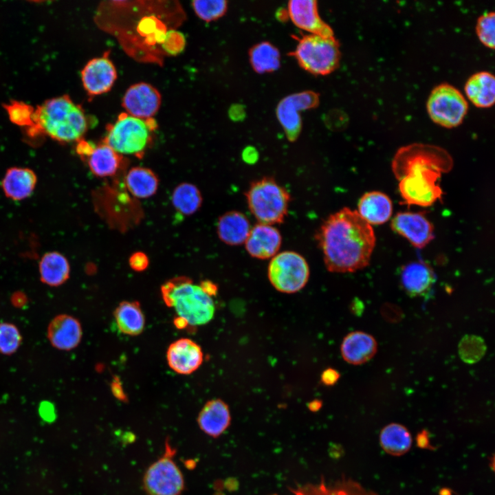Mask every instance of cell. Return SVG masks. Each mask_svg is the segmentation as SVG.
I'll return each instance as SVG.
<instances>
[{
  "mask_svg": "<svg viewBox=\"0 0 495 495\" xmlns=\"http://www.w3.org/2000/svg\"><path fill=\"white\" fill-rule=\"evenodd\" d=\"M324 265L331 272H354L366 267L375 245L371 226L345 207L330 214L316 235Z\"/></svg>",
  "mask_w": 495,
  "mask_h": 495,
  "instance_id": "cell-1",
  "label": "cell"
},
{
  "mask_svg": "<svg viewBox=\"0 0 495 495\" xmlns=\"http://www.w3.org/2000/svg\"><path fill=\"white\" fill-rule=\"evenodd\" d=\"M391 166L405 203L427 207L441 199L443 191L437 182L442 173L451 170L453 160L439 146L412 143L396 151Z\"/></svg>",
  "mask_w": 495,
  "mask_h": 495,
  "instance_id": "cell-2",
  "label": "cell"
},
{
  "mask_svg": "<svg viewBox=\"0 0 495 495\" xmlns=\"http://www.w3.org/2000/svg\"><path fill=\"white\" fill-rule=\"evenodd\" d=\"M88 128L87 119L80 106L67 96L54 98L37 107L34 124L28 134H45L61 142L78 141Z\"/></svg>",
  "mask_w": 495,
  "mask_h": 495,
  "instance_id": "cell-3",
  "label": "cell"
},
{
  "mask_svg": "<svg viewBox=\"0 0 495 495\" xmlns=\"http://www.w3.org/2000/svg\"><path fill=\"white\" fill-rule=\"evenodd\" d=\"M161 294L165 304L188 325L206 324L214 317L212 298L188 277L177 276L166 281L161 287Z\"/></svg>",
  "mask_w": 495,
  "mask_h": 495,
  "instance_id": "cell-4",
  "label": "cell"
},
{
  "mask_svg": "<svg viewBox=\"0 0 495 495\" xmlns=\"http://www.w3.org/2000/svg\"><path fill=\"white\" fill-rule=\"evenodd\" d=\"M248 208L258 223H282L288 211L290 195L274 178L254 181L245 192Z\"/></svg>",
  "mask_w": 495,
  "mask_h": 495,
  "instance_id": "cell-5",
  "label": "cell"
},
{
  "mask_svg": "<svg viewBox=\"0 0 495 495\" xmlns=\"http://www.w3.org/2000/svg\"><path fill=\"white\" fill-rule=\"evenodd\" d=\"M153 129L148 120L122 113L109 127L104 143L121 155H133L140 157L151 143V132Z\"/></svg>",
  "mask_w": 495,
  "mask_h": 495,
  "instance_id": "cell-6",
  "label": "cell"
},
{
  "mask_svg": "<svg viewBox=\"0 0 495 495\" xmlns=\"http://www.w3.org/2000/svg\"><path fill=\"white\" fill-rule=\"evenodd\" d=\"M468 107L464 95L448 82L436 85L426 101V110L432 121L448 129L456 127L463 122Z\"/></svg>",
  "mask_w": 495,
  "mask_h": 495,
  "instance_id": "cell-7",
  "label": "cell"
},
{
  "mask_svg": "<svg viewBox=\"0 0 495 495\" xmlns=\"http://www.w3.org/2000/svg\"><path fill=\"white\" fill-rule=\"evenodd\" d=\"M294 55L300 65L316 74H327L338 66L340 53L333 36L309 34L302 37Z\"/></svg>",
  "mask_w": 495,
  "mask_h": 495,
  "instance_id": "cell-8",
  "label": "cell"
},
{
  "mask_svg": "<svg viewBox=\"0 0 495 495\" xmlns=\"http://www.w3.org/2000/svg\"><path fill=\"white\" fill-rule=\"evenodd\" d=\"M267 276L277 291L293 294L301 290L307 283L309 267L305 258L298 252L284 251L272 258Z\"/></svg>",
  "mask_w": 495,
  "mask_h": 495,
  "instance_id": "cell-9",
  "label": "cell"
},
{
  "mask_svg": "<svg viewBox=\"0 0 495 495\" xmlns=\"http://www.w3.org/2000/svg\"><path fill=\"white\" fill-rule=\"evenodd\" d=\"M175 453L166 441L163 456L146 470L142 484L147 495H180L184 491L183 474L173 459Z\"/></svg>",
  "mask_w": 495,
  "mask_h": 495,
  "instance_id": "cell-10",
  "label": "cell"
},
{
  "mask_svg": "<svg viewBox=\"0 0 495 495\" xmlns=\"http://www.w3.org/2000/svg\"><path fill=\"white\" fill-rule=\"evenodd\" d=\"M318 102V96L311 91L292 94L280 102L276 109V115L289 140H296L300 131L299 111L314 107Z\"/></svg>",
  "mask_w": 495,
  "mask_h": 495,
  "instance_id": "cell-11",
  "label": "cell"
},
{
  "mask_svg": "<svg viewBox=\"0 0 495 495\" xmlns=\"http://www.w3.org/2000/svg\"><path fill=\"white\" fill-rule=\"evenodd\" d=\"M390 226L417 248H424L434 237L433 226L422 212H398Z\"/></svg>",
  "mask_w": 495,
  "mask_h": 495,
  "instance_id": "cell-12",
  "label": "cell"
},
{
  "mask_svg": "<svg viewBox=\"0 0 495 495\" xmlns=\"http://www.w3.org/2000/svg\"><path fill=\"white\" fill-rule=\"evenodd\" d=\"M161 100V95L154 87L140 82L129 87L122 104L130 116L144 120L151 118L157 112Z\"/></svg>",
  "mask_w": 495,
  "mask_h": 495,
  "instance_id": "cell-13",
  "label": "cell"
},
{
  "mask_svg": "<svg viewBox=\"0 0 495 495\" xmlns=\"http://www.w3.org/2000/svg\"><path fill=\"white\" fill-rule=\"evenodd\" d=\"M117 78L113 63L102 56L90 60L81 72V78L86 91L92 96L109 91Z\"/></svg>",
  "mask_w": 495,
  "mask_h": 495,
  "instance_id": "cell-14",
  "label": "cell"
},
{
  "mask_svg": "<svg viewBox=\"0 0 495 495\" xmlns=\"http://www.w3.org/2000/svg\"><path fill=\"white\" fill-rule=\"evenodd\" d=\"M169 367L182 375H189L202 364L204 354L200 346L189 338H180L172 342L166 352Z\"/></svg>",
  "mask_w": 495,
  "mask_h": 495,
  "instance_id": "cell-15",
  "label": "cell"
},
{
  "mask_svg": "<svg viewBox=\"0 0 495 495\" xmlns=\"http://www.w3.org/2000/svg\"><path fill=\"white\" fill-rule=\"evenodd\" d=\"M281 243V234L276 227L258 223L251 228L244 243L245 250L252 257L267 259L278 253Z\"/></svg>",
  "mask_w": 495,
  "mask_h": 495,
  "instance_id": "cell-16",
  "label": "cell"
},
{
  "mask_svg": "<svg viewBox=\"0 0 495 495\" xmlns=\"http://www.w3.org/2000/svg\"><path fill=\"white\" fill-rule=\"evenodd\" d=\"M288 14L298 28L311 34L333 36L331 28L320 19L315 1H290L288 4Z\"/></svg>",
  "mask_w": 495,
  "mask_h": 495,
  "instance_id": "cell-17",
  "label": "cell"
},
{
  "mask_svg": "<svg viewBox=\"0 0 495 495\" xmlns=\"http://www.w3.org/2000/svg\"><path fill=\"white\" fill-rule=\"evenodd\" d=\"M82 327L74 317L63 314L50 322L47 336L50 343L56 348L69 351L76 347L82 338Z\"/></svg>",
  "mask_w": 495,
  "mask_h": 495,
  "instance_id": "cell-18",
  "label": "cell"
},
{
  "mask_svg": "<svg viewBox=\"0 0 495 495\" xmlns=\"http://www.w3.org/2000/svg\"><path fill=\"white\" fill-rule=\"evenodd\" d=\"M436 280L432 268L424 261L409 263L402 267L401 285L410 296H419L428 292Z\"/></svg>",
  "mask_w": 495,
  "mask_h": 495,
  "instance_id": "cell-19",
  "label": "cell"
},
{
  "mask_svg": "<svg viewBox=\"0 0 495 495\" xmlns=\"http://www.w3.org/2000/svg\"><path fill=\"white\" fill-rule=\"evenodd\" d=\"M377 349L375 339L371 335L360 331L348 333L340 346L343 359L353 365L366 363L375 355Z\"/></svg>",
  "mask_w": 495,
  "mask_h": 495,
  "instance_id": "cell-20",
  "label": "cell"
},
{
  "mask_svg": "<svg viewBox=\"0 0 495 495\" xmlns=\"http://www.w3.org/2000/svg\"><path fill=\"white\" fill-rule=\"evenodd\" d=\"M231 416L228 404L221 399L208 401L197 417L199 428L206 434L216 438L230 424Z\"/></svg>",
  "mask_w": 495,
  "mask_h": 495,
  "instance_id": "cell-21",
  "label": "cell"
},
{
  "mask_svg": "<svg viewBox=\"0 0 495 495\" xmlns=\"http://www.w3.org/2000/svg\"><path fill=\"white\" fill-rule=\"evenodd\" d=\"M251 230L250 223L242 212L232 210L218 219L217 232L219 239L230 245L244 243Z\"/></svg>",
  "mask_w": 495,
  "mask_h": 495,
  "instance_id": "cell-22",
  "label": "cell"
},
{
  "mask_svg": "<svg viewBox=\"0 0 495 495\" xmlns=\"http://www.w3.org/2000/svg\"><path fill=\"white\" fill-rule=\"evenodd\" d=\"M464 91L474 106L489 108L495 102V77L488 71L475 72L466 80Z\"/></svg>",
  "mask_w": 495,
  "mask_h": 495,
  "instance_id": "cell-23",
  "label": "cell"
},
{
  "mask_svg": "<svg viewBox=\"0 0 495 495\" xmlns=\"http://www.w3.org/2000/svg\"><path fill=\"white\" fill-rule=\"evenodd\" d=\"M358 212L360 216L371 225H380L386 222L393 212V204L389 197L379 191L364 194L358 201Z\"/></svg>",
  "mask_w": 495,
  "mask_h": 495,
  "instance_id": "cell-24",
  "label": "cell"
},
{
  "mask_svg": "<svg viewBox=\"0 0 495 495\" xmlns=\"http://www.w3.org/2000/svg\"><path fill=\"white\" fill-rule=\"evenodd\" d=\"M36 183V177L32 170L13 167L6 173L1 185L8 197L14 200H22L32 194Z\"/></svg>",
  "mask_w": 495,
  "mask_h": 495,
  "instance_id": "cell-25",
  "label": "cell"
},
{
  "mask_svg": "<svg viewBox=\"0 0 495 495\" xmlns=\"http://www.w3.org/2000/svg\"><path fill=\"white\" fill-rule=\"evenodd\" d=\"M87 160L91 173L100 177L114 176L124 165L122 156L105 143L96 146Z\"/></svg>",
  "mask_w": 495,
  "mask_h": 495,
  "instance_id": "cell-26",
  "label": "cell"
},
{
  "mask_svg": "<svg viewBox=\"0 0 495 495\" xmlns=\"http://www.w3.org/2000/svg\"><path fill=\"white\" fill-rule=\"evenodd\" d=\"M113 316L118 330L128 336L140 334L145 326V318L137 301L121 302L115 309Z\"/></svg>",
  "mask_w": 495,
  "mask_h": 495,
  "instance_id": "cell-27",
  "label": "cell"
},
{
  "mask_svg": "<svg viewBox=\"0 0 495 495\" xmlns=\"http://www.w3.org/2000/svg\"><path fill=\"white\" fill-rule=\"evenodd\" d=\"M124 183L132 195L137 198L145 199L153 196L157 192L159 179L151 169L135 166L127 171Z\"/></svg>",
  "mask_w": 495,
  "mask_h": 495,
  "instance_id": "cell-28",
  "label": "cell"
},
{
  "mask_svg": "<svg viewBox=\"0 0 495 495\" xmlns=\"http://www.w3.org/2000/svg\"><path fill=\"white\" fill-rule=\"evenodd\" d=\"M412 439L409 430L403 425L391 423L385 426L380 433V444L387 454L399 456L409 451Z\"/></svg>",
  "mask_w": 495,
  "mask_h": 495,
  "instance_id": "cell-29",
  "label": "cell"
},
{
  "mask_svg": "<svg viewBox=\"0 0 495 495\" xmlns=\"http://www.w3.org/2000/svg\"><path fill=\"white\" fill-rule=\"evenodd\" d=\"M69 270L67 259L58 252L45 254L39 263L41 279L50 286H58L65 282Z\"/></svg>",
  "mask_w": 495,
  "mask_h": 495,
  "instance_id": "cell-30",
  "label": "cell"
},
{
  "mask_svg": "<svg viewBox=\"0 0 495 495\" xmlns=\"http://www.w3.org/2000/svg\"><path fill=\"white\" fill-rule=\"evenodd\" d=\"M171 202L176 211L182 215L195 213L202 204V196L194 184L183 182L177 185L171 195Z\"/></svg>",
  "mask_w": 495,
  "mask_h": 495,
  "instance_id": "cell-31",
  "label": "cell"
},
{
  "mask_svg": "<svg viewBox=\"0 0 495 495\" xmlns=\"http://www.w3.org/2000/svg\"><path fill=\"white\" fill-rule=\"evenodd\" d=\"M250 62L258 73L273 72L280 66V53L274 45L263 42L251 50Z\"/></svg>",
  "mask_w": 495,
  "mask_h": 495,
  "instance_id": "cell-32",
  "label": "cell"
},
{
  "mask_svg": "<svg viewBox=\"0 0 495 495\" xmlns=\"http://www.w3.org/2000/svg\"><path fill=\"white\" fill-rule=\"evenodd\" d=\"M295 495H377L371 491L364 490L360 485L350 480L340 482L333 487L324 485H308L303 489L293 491Z\"/></svg>",
  "mask_w": 495,
  "mask_h": 495,
  "instance_id": "cell-33",
  "label": "cell"
},
{
  "mask_svg": "<svg viewBox=\"0 0 495 495\" xmlns=\"http://www.w3.org/2000/svg\"><path fill=\"white\" fill-rule=\"evenodd\" d=\"M486 349L484 340L476 335L463 336L458 347L461 359L468 364L478 362L484 356Z\"/></svg>",
  "mask_w": 495,
  "mask_h": 495,
  "instance_id": "cell-34",
  "label": "cell"
},
{
  "mask_svg": "<svg viewBox=\"0 0 495 495\" xmlns=\"http://www.w3.org/2000/svg\"><path fill=\"white\" fill-rule=\"evenodd\" d=\"M476 34L481 43L494 50L495 47V13L494 11L483 12L476 19Z\"/></svg>",
  "mask_w": 495,
  "mask_h": 495,
  "instance_id": "cell-35",
  "label": "cell"
},
{
  "mask_svg": "<svg viewBox=\"0 0 495 495\" xmlns=\"http://www.w3.org/2000/svg\"><path fill=\"white\" fill-rule=\"evenodd\" d=\"M10 121L16 125L31 127L34 124V110L23 102L12 101L5 106Z\"/></svg>",
  "mask_w": 495,
  "mask_h": 495,
  "instance_id": "cell-36",
  "label": "cell"
},
{
  "mask_svg": "<svg viewBox=\"0 0 495 495\" xmlns=\"http://www.w3.org/2000/svg\"><path fill=\"white\" fill-rule=\"evenodd\" d=\"M192 4L196 14L207 22L221 16L227 8V2L223 0L193 1Z\"/></svg>",
  "mask_w": 495,
  "mask_h": 495,
  "instance_id": "cell-37",
  "label": "cell"
},
{
  "mask_svg": "<svg viewBox=\"0 0 495 495\" xmlns=\"http://www.w3.org/2000/svg\"><path fill=\"white\" fill-rule=\"evenodd\" d=\"M21 335L18 328L8 322L0 323V353L10 355L14 353L21 343Z\"/></svg>",
  "mask_w": 495,
  "mask_h": 495,
  "instance_id": "cell-38",
  "label": "cell"
},
{
  "mask_svg": "<svg viewBox=\"0 0 495 495\" xmlns=\"http://www.w3.org/2000/svg\"><path fill=\"white\" fill-rule=\"evenodd\" d=\"M129 264L133 270L142 272L148 266V257L142 252H134L129 257Z\"/></svg>",
  "mask_w": 495,
  "mask_h": 495,
  "instance_id": "cell-39",
  "label": "cell"
},
{
  "mask_svg": "<svg viewBox=\"0 0 495 495\" xmlns=\"http://www.w3.org/2000/svg\"><path fill=\"white\" fill-rule=\"evenodd\" d=\"M340 377V373L336 369L328 368L322 373L321 382L326 386H333L337 383Z\"/></svg>",
  "mask_w": 495,
  "mask_h": 495,
  "instance_id": "cell-40",
  "label": "cell"
},
{
  "mask_svg": "<svg viewBox=\"0 0 495 495\" xmlns=\"http://www.w3.org/2000/svg\"><path fill=\"white\" fill-rule=\"evenodd\" d=\"M95 147L94 143L80 139L76 145V152L82 158L87 160Z\"/></svg>",
  "mask_w": 495,
  "mask_h": 495,
  "instance_id": "cell-41",
  "label": "cell"
},
{
  "mask_svg": "<svg viewBox=\"0 0 495 495\" xmlns=\"http://www.w3.org/2000/svg\"><path fill=\"white\" fill-rule=\"evenodd\" d=\"M41 417L47 421H51L55 417L54 408L52 404L47 402H43L39 408Z\"/></svg>",
  "mask_w": 495,
  "mask_h": 495,
  "instance_id": "cell-42",
  "label": "cell"
},
{
  "mask_svg": "<svg viewBox=\"0 0 495 495\" xmlns=\"http://www.w3.org/2000/svg\"><path fill=\"white\" fill-rule=\"evenodd\" d=\"M258 157V154L255 148L248 146L242 153L243 160L248 164L255 163Z\"/></svg>",
  "mask_w": 495,
  "mask_h": 495,
  "instance_id": "cell-43",
  "label": "cell"
},
{
  "mask_svg": "<svg viewBox=\"0 0 495 495\" xmlns=\"http://www.w3.org/2000/svg\"><path fill=\"white\" fill-rule=\"evenodd\" d=\"M328 454L331 459H338L343 455L344 450L340 445L331 442L328 448Z\"/></svg>",
  "mask_w": 495,
  "mask_h": 495,
  "instance_id": "cell-44",
  "label": "cell"
},
{
  "mask_svg": "<svg viewBox=\"0 0 495 495\" xmlns=\"http://www.w3.org/2000/svg\"><path fill=\"white\" fill-rule=\"evenodd\" d=\"M202 289L210 296H216L218 292L217 286L211 280H203L199 284Z\"/></svg>",
  "mask_w": 495,
  "mask_h": 495,
  "instance_id": "cell-45",
  "label": "cell"
},
{
  "mask_svg": "<svg viewBox=\"0 0 495 495\" xmlns=\"http://www.w3.org/2000/svg\"><path fill=\"white\" fill-rule=\"evenodd\" d=\"M230 116L232 120H241L245 116V111L243 107L239 104L232 106L229 111Z\"/></svg>",
  "mask_w": 495,
  "mask_h": 495,
  "instance_id": "cell-46",
  "label": "cell"
},
{
  "mask_svg": "<svg viewBox=\"0 0 495 495\" xmlns=\"http://www.w3.org/2000/svg\"><path fill=\"white\" fill-rule=\"evenodd\" d=\"M224 487L228 491V492H235L237 491L239 488V482L237 478L235 477H228L226 479V481L223 483Z\"/></svg>",
  "mask_w": 495,
  "mask_h": 495,
  "instance_id": "cell-47",
  "label": "cell"
},
{
  "mask_svg": "<svg viewBox=\"0 0 495 495\" xmlns=\"http://www.w3.org/2000/svg\"><path fill=\"white\" fill-rule=\"evenodd\" d=\"M427 432L425 430L421 431V432L419 433L417 437V445L419 447H421L423 448H428V446H430L429 441H428V437L427 435Z\"/></svg>",
  "mask_w": 495,
  "mask_h": 495,
  "instance_id": "cell-48",
  "label": "cell"
},
{
  "mask_svg": "<svg viewBox=\"0 0 495 495\" xmlns=\"http://www.w3.org/2000/svg\"><path fill=\"white\" fill-rule=\"evenodd\" d=\"M173 322L175 327L179 329H184L188 326V322L184 318L179 316L175 318Z\"/></svg>",
  "mask_w": 495,
  "mask_h": 495,
  "instance_id": "cell-49",
  "label": "cell"
},
{
  "mask_svg": "<svg viewBox=\"0 0 495 495\" xmlns=\"http://www.w3.org/2000/svg\"><path fill=\"white\" fill-rule=\"evenodd\" d=\"M322 405V403L321 401L318 399H315L310 402L308 404L307 407L311 412H317L321 408Z\"/></svg>",
  "mask_w": 495,
  "mask_h": 495,
  "instance_id": "cell-50",
  "label": "cell"
},
{
  "mask_svg": "<svg viewBox=\"0 0 495 495\" xmlns=\"http://www.w3.org/2000/svg\"><path fill=\"white\" fill-rule=\"evenodd\" d=\"M214 495H226V494L221 492H218L215 493Z\"/></svg>",
  "mask_w": 495,
  "mask_h": 495,
  "instance_id": "cell-51",
  "label": "cell"
},
{
  "mask_svg": "<svg viewBox=\"0 0 495 495\" xmlns=\"http://www.w3.org/2000/svg\"><path fill=\"white\" fill-rule=\"evenodd\" d=\"M273 495H277V494H273Z\"/></svg>",
  "mask_w": 495,
  "mask_h": 495,
  "instance_id": "cell-52",
  "label": "cell"
}]
</instances>
